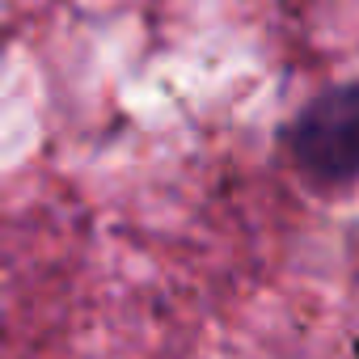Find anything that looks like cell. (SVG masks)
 Returning a JSON list of instances; mask_svg holds the SVG:
<instances>
[{"instance_id": "cell-1", "label": "cell", "mask_w": 359, "mask_h": 359, "mask_svg": "<svg viewBox=\"0 0 359 359\" xmlns=\"http://www.w3.org/2000/svg\"><path fill=\"white\" fill-rule=\"evenodd\" d=\"M292 156L313 187L359 182V81L317 93L292 123Z\"/></svg>"}]
</instances>
